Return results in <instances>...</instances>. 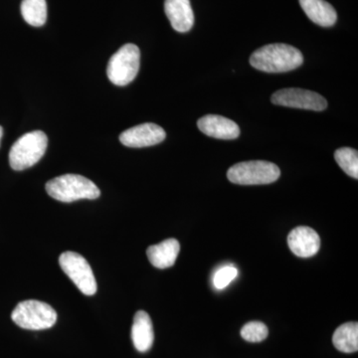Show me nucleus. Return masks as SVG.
I'll list each match as a JSON object with an SVG mask.
<instances>
[{"instance_id": "obj_19", "label": "nucleus", "mask_w": 358, "mask_h": 358, "mask_svg": "<svg viewBox=\"0 0 358 358\" xmlns=\"http://www.w3.org/2000/svg\"><path fill=\"white\" fill-rule=\"evenodd\" d=\"M268 327L261 322H250L241 329V336L249 343H261L268 338Z\"/></svg>"}, {"instance_id": "obj_17", "label": "nucleus", "mask_w": 358, "mask_h": 358, "mask_svg": "<svg viewBox=\"0 0 358 358\" xmlns=\"http://www.w3.org/2000/svg\"><path fill=\"white\" fill-rule=\"evenodd\" d=\"M21 14L28 24L40 27L47 20L46 0H22Z\"/></svg>"}, {"instance_id": "obj_5", "label": "nucleus", "mask_w": 358, "mask_h": 358, "mask_svg": "<svg viewBox=\"0 0 358 358\" xmlns=\"http://www.w3.org/2000/svg\"><path fill=\"white\" fill-rule=\"evenodd\" d=\"M281 176L279 167L265 160H251L231 166L227 178L240 185H262L275 182Z\"/></svg>"}, {"instance_id": "obj_18", "label": "nucleus", "mask_w": 358, "mask_h": 358, "mask_svg": "<svg viewBox=\"0 0 358 358\" xmlns=\"http://www.w3.org/2000/svg\"><path fill=\"white\" fill-rule=\"evenodd\" d=\"M334 159L348 176L358 178V152L350 148H339L334 154Z\"/></svg>"}, {"instance_id": "obj_2", "label": "nucleus", "mask_w": 358, "mask_h": 358, "mask_svg": "<svg viewBox=\"0 0 358 358\" xmlns=\"http://www.w3.org/2000/svg\"><path fill=\"white\" fill-rule=\"evenodd\" d=\"M45 188L52 199L66 203L81 199L94 200L101 195L93 181L79 174H63L49 180Z\"/></svg>"}, {"instance_id": "obj_6", "label": "nucleus", "mask_w": 358, "mask_h": 358, "mask_svg": "<svg viewBox=\"0 0 358 358\" xmlns=\"http://www.w3.org/2000/svg\"><path fill=\"white\" fill-rule=\"evenodd\" d=\"M140 62L138 47L131 43L124 45L110 59L107 68L110 81L120 87L131 83L140 70Z\"/></svg>"}, {"instance_id": "obj_9", "label": "nucleus", "mask_w": 358, "mask_h": 358, "mask_svg": "<svg viewBox=\"0 0 358 358\" xmlns=\"http://www.w3.org/2000/svg\"><path fill=\"white\" fill-rule=\"evenodd\" d=\"M166 131L152 122L138 124L122 131L120 141L129 148H147L159 145L166 140Z\"/></svg>"}, {"instance_id": "obj_8", "label": "nucleus", "mask_w": 358, "mask_h": 358, "mask_svg": "<svg viewBox=\"0 0 358 358\" xmlns=\"http://www.w3.org/2000/svg\"><path fill=\"white\" fill-rule=\"evenodd\" d=\"M271 101L274 105L322 112L327 108V101L320 94L298 88L279 90L273 94Z\"/></svg>"}, {"instance_id": "obj_10", "label": "nucleus", "mask_w": 358, "mask_h": 358, "mask_svg": "<svg viewBox=\"0 0 358 358\" xmlns=\"http://www.w3.org/2000/svg\"><path fill=\"white\" fill-rule=\"evenodd\" d=\"M288 244L294 255L301 258H310L320 251V238L312 228L300 226L289 233Z\"/></svg>"}, {"instance_id": "obj_3", "label": "nucleus", "mask_w": 358, "mask_h": 358, "mask_svg": "<svg viewBox=\"0 0 358 358\" xmlns=\"http://www.w3.org/2000/svg\"><path fill=\"white\" fill-rule=\"evenodd\" d=\"M48 138L42 131L23 134L13 143L9 152V164L14 171H24L36 164L43 157Z\"/></svg>"}, {"instance_id": "obj_12", "label": "nucleus", "mask_w": 358, "mask_h": 358, "mask_svg": "<svg viewBox=\"0 0 358 358\" xmlns=\"http://www.w3.org/2000/svg\"><path fill=\"white\" fill-rule=\"evenodd\" d=\"M164 11L176 31L185 33L193 27L194 13L190 0H166Z\"/></svg>"}, {"instance_id": "obj_13", "label": "nucleus", "mask_w": 358, "mask_h": 358, "mask_svg": "<svg viewBox=\"0 0 358 358\" xmlns=\"http://www.w3.org/2000/svg\"><path fill=\"white\" fill-rule=\"evenodd\" d=\"M131 339L138 352H147L154 345V326L150 315L145 310H138L134 315L131 327Z\"/></svg>"}, {"instance_id": "obj_7", "label": "nucleus", "mask_w": 358, "mask_h": 358, "mask_svg": "<svg viewBox=\"0 0 358 358\" xmlns=\"http://www.w3.org/2000/svg\"><path fill=\"white\" fill-rule=\"evenodd\" d=\"M59 265L71 281L86 296L96 294V282L88 261L75 252H64L59 258Z\"/></svg>"}, {"instance_id": "obj_21", "label": "nucleus", "mask_w": 358, "mask_h": 358, "mask_svg": "<svg viewBox=\"0 0 358 358\" xmlns=\"http://www.w3.org/2000/svg\"><path fill=\"white\" fill-rule=\"evenodd\" d=\"M2 136H3V129L0 126V143H1Z\"/></svg>"}, {"instance_id": "obj_20", "label": "nucleus", "mask_w": 358, "mask_h": 358, "mask_svg": "<svg viewBox=\"0 0 358 358\" xmlns=\"http://www.w3.org/2000/svg\"><path fill=\"white\" fill-rule=\"evenodd\" d=\"M237 277V268L234 267H224L220 268L214 275V286L217 289H224Z\"/></svg>"}, {"instance_id": "obj_15", "label": "nucleus", "mask_w": 358, "mask_h": 358, "mask_svg": "<svg viewBox=\"0 0 358 358\" xmlns=\"http://www.w3.org/2000/svg\"><path fill=\"white\" fill-rule=\"evenodd\" d=\"M300 4L308 17L315 24L331 27L338 20L336 9L326 0H300Z\"/></svg>"}, {"instance_id": "obj_14", "label": "nucleus", "mask_w": 358, "mask_h": 358, "mask_svg": "<svg viewBox=\"0 0 358 358\" xmlns=\"http://www.w3.org/2000/svg\"><path fill=\"white\" fill-rule=\"evenodd\" d=\"M180 245L174 238L164 240L162 243L148 247L147 255L154 267L167 268L173 267L178 259Z\"/></svg>"}, {"instance_id": "obj_11", "label": "nucleus", "mask_w": 358, "mask_h": 358, "mask_svg": "<svg viewBox=\"0 0 358 358\" xmlns=\"http://www.w3.org/2000/svg\"><path fill=\"white\" fill-rule=\"evenodd\" d=\"M199 129L206 136L219 140H235L240 136L236 122L218 115H207L197 122Z\"/></svg>"}, {"instance_id": "obj_1", "label": "nucleus", "mask_w": 358, "mask_h": 358, "mask_svg": "<svg viewBox=\"0 0 358 358\" xmlns=\"http://www.w3.org/2000/svg\"><path fill=\"white\" fill-rule=\"evenodd\" d=\"M303 63V56L299 49L282 43L261 47L250 57L252 67L267 73L289 72L300 67Z\"/></svg>"}, {"instance_id": "obj_16", "label": "nucleus", "mask_w": 358, "mask_h": 358, "mask_svg": "<svg viewBox=\"0 0 358 358\" xmlns=\"http://www.w3.org/2000/svg\"><path fill=\"white\" fill-rule=\"evenodd\" d=\"M334 348L345 353L357 352L358 350V324L346 322L334 331L333 336Z\"/></svg>"}, {"instance_id": "obj_4", "label": "nucleus", "mask_w": 358, "mask_h": 358, "mask_svg": "<svg viewBox=\"0 0 358 358\" xmlns=\"http://www.w3.org/2000/svg\"><path fill=\"white\" fill-rule=\"evenodd\" d=\"M11 319L21 329L42 331L57 322V313L48 303L36 300L23 301L16 306Z\"/></svg>"}]
</instances>
